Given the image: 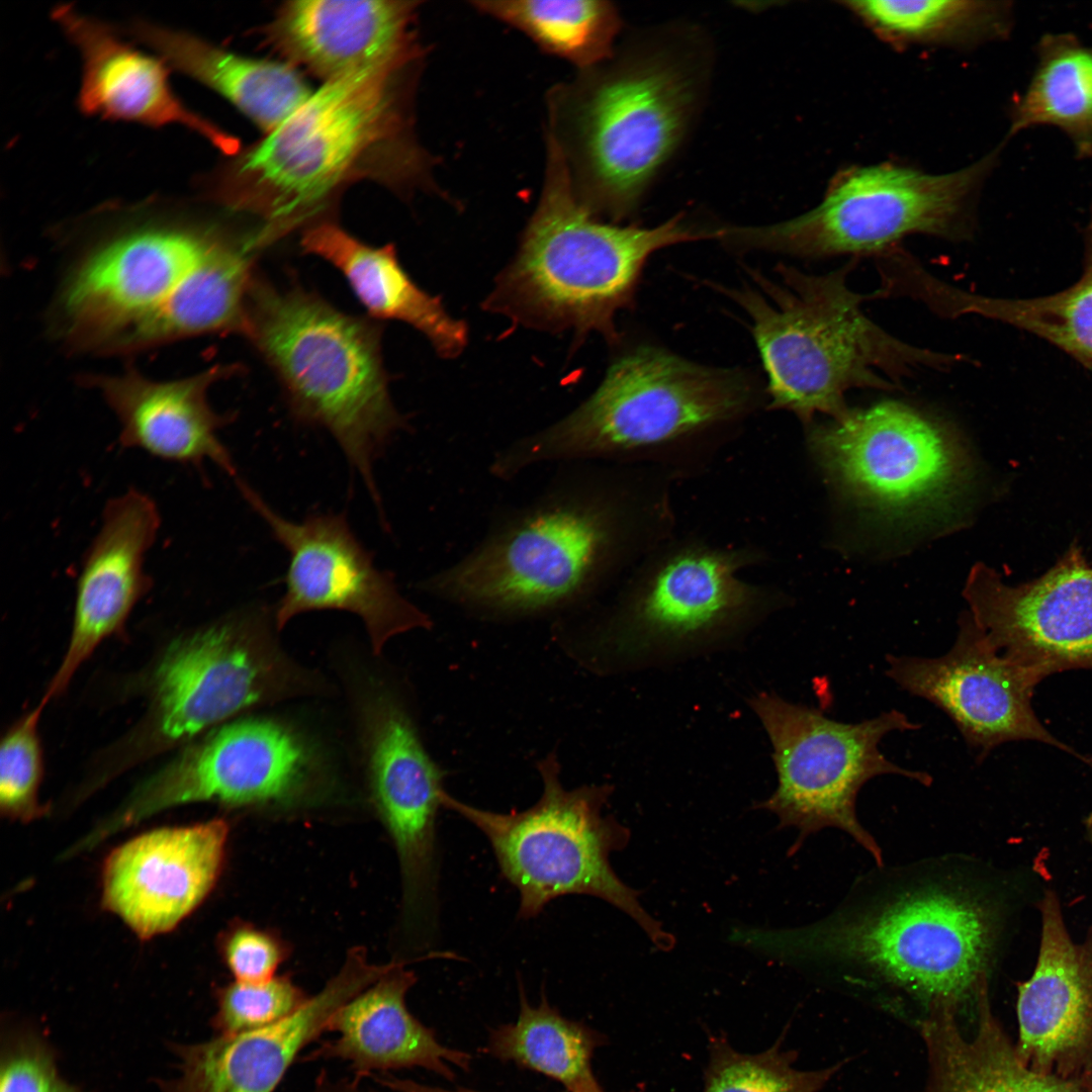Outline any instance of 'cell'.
<instances>
[{"label": "cell", "instance_id": "obj_1", "mask_svg": "<svg viewBox=\"0 0 1092 1092\" xmlns=\"http://www.w3.org/2000/svg\"><path fill=\"white\" fill-rule=\"evenodd\" d=\"M665 485L663 477L639 471L548 492L430 577L427 588L495 616L571 605L669 537Z\"/></svg>", "mask_w": 1092, "mask_h": 1092}, {"label": "cell", "instance_id": "obj_2", "mask_svg": "<svg viewBox=\"0 0 1092 1092\" xmlns=\"http://www.w3.org/2000/svg\"><path fill=\"white\" fill-rule=\"evenodd\" d=\"M249 242L186 221L109 237L68 275L58 307L74 348L130 354L207 334H245L254 276Z\"/></svg>", "mask_w": 1092, "mask_h": 1092}, {"label": "cell", "instance_id": "obj_3", "mask_svg": "<svg viewBox=\"0 0 1092 1092\" xmlns=\"http://www.w3.org/2000/svg\"><path fill=\"white\" fill-rule=\"evenodd\" d=\"M1002 930L998 902L964 877L916 881L842 916L794 930H757V950L838 963L905 990L929 1009L987 996Z\"/></svg>", "mask_w": 1092, "mask_h": 1092}, {"label": "cell", "instance_id": "obj_4", "mask_svg": "<svg viewBox=\"0 0 1092 1092\" xmlns=\"http://www.w3.org/2000/svg\"><path fill=\"white\" fill-rule=\"evenodd\" d=\"M856 259L823 275L783 265L780 281L751 272L757 288L717 286L750 320L769 408L795 414L805 427L818 413L844 420L850 389L893 390L915 369H945L963 360L909 345L872 322L861 303L877 293L860 294L846 283Z\"/></svg>", "mask_w": 1092, "mask_h": 1092}, {"label": "cell", "instance_id": "obj_5", "mask_svg": "<svg viewBox=\"0 0 1092 1092\" xmlns=\"http://www.w3.org/2000/svg\"><path fill=\"white\" fill-rule=\"evenodd\" d=\"M754 403L742 373L639 347L614 362L571 414L506 447L490 470L512 478L538 463L577 459L692 464L718 449L719 433Z\"/></svg>", "mask_w": 1092, "mask_h": 1092}, {"label": "cell", "instance_id": "obj_6", "mask_svg": "<svg viewBox=\"0 0 1092 1092\" xmlns=\"http://www.w3.org/2000/svg\"><path fill=\"white\" fill-rule=\"evenodd\" d=\"M686 38H652L589 69L550 104L549 130L579 200L616 220L635 210L681 144L701 100L703 58Z\"/></svg>", "mask_w": 1092, "mask_h": 1092}, {"label": "cell", "instance_id": "obj_7", "mask_svg": "<svg viewBox=\"0 0 1092 1092\" xmlns=\"http://www.w3.org/2000/svg\"><path fill=\"white\" fill-rule=\"evenodd\" d=\"M684 219L678 213L652 228L599 221L577 197L564 153L548 130L541 197L489 307L533 326L596 331L615 341V316L630 305L653 253L717 240L716 230H696Z\"/></svg>", "mask_w": 1092, "mask_h": 1092}, {"label": "cell", "instance_id": "obj_8", "mask_svg": "<svg viewBox=\"0 0 1092 1092\" xmlns=\"http://www.w3.org/2000/svg\"><path fill=\"white\" fill-rule=\"evenodd\" d=\"M380 332L301 287L252 281L244 335L276 374L292 416L332 435L377 509L374 462L406 428L388 392Z\"/></svg>", "mask_w": 1092, "mask_h": 1092}, {"label": "cell", "instance_id": "obj_9", "mask_svg": "<svg viewBox=\"0 0 1092 1092\" xmlns=\"http://www.w3.org/2000/svg\"><path fill=\"white\" fill-rule=\"evenodd\" d=\"M400 70L325 82L212 179L215 200L262 220L251 240L255 251L316 215L372 150L397 141L404 123L395 79Z\"/></svg>", "mask_w": 1092, "mask_h": 1092}, {"label": "cell", "instance_id": "obj_10", "mask_svg": "<svg viewBox=\"0 0 1092 1092\" xmlns=\"http://www.w3.org/2000/svg\"><path fill=\"white\" fill-rule=\"evenodd\" d=\"M537 769L542 794L523 811L492 812L463 803L446 791L442 796L443 808L462 816L488 840L500 874L519 892L518 916L535 917L564 895H588L628 914L657 948L670 949L673 937L611 866V853L628 844L630 832L603 812L609 787L565 789L554 753L541 759Z\"/></svg>", "mask_w": 1092, "mask_h": 1092}, {"label": "cell", "instance_id": "obj_11", "mask_svg": "<svg viewBox=\"0 0 1092 1092\" xmlns=\"http://www.w3.org/2000/svg\"><path fill=\"white\" fill-rule=\"evenodd\" d=\"M997 155L944 174L892 163L851 167L809 211L768 225L721 228L719 240L805 258L879 256L917 234L963 241L973 234L977 194Z\"/></svg>", "mask_w": 1092, "mask_h": 1092}, {"label": "cell", "instance_id": "obj_12", "mask_svg": "<svg viewBox=\"0 0 1092 1092\" xmlns=\"http://www.w3.org/2000/svg\"><path fill=\"white\" fill-rule=\"evenodd\" d=\"M751 706L771 742L778 775L776 791L759 807L774 813L781 826L798 830V846L810 834L834 827L881 866L882 850L856 816L857 795L883 775L931 786V775L898 765L880 749L889 733L919 730L921 724L895 709L859 722L837 721L771 694L758 695Z\"/></svg>", "mask_w": 1092, "mask_h": 1092}, {"label": "cell", "instance_id": "obj_13", "mask_svg": "<svg viewBox=\"0 0 1092 1092\" xmlns=\"http://www.w3.org/2000/svg\"><path fill=\"white\" fill-rule=\"evenodd\" d=\"M811 456L842 493L883 516L945 513L966 493L973 464L958 432L913 406L886 400L839 422L806 427Z\"/></svg>", "mask_w": 1092, "mask_h": 1092}, {"label": "cell", "instance_id": "obj_14", "mask_svg": "<svg viewBox=\"0 0 1092 1092\" xmlns=\"http://www.w3.org/2000/svg\"><path fill=\"white\" fill-rule=\"evenodd\" d=\"M761 558L756 550L668 537L640 560L597 648L635 655L743 625L769 607L768 592L739 576Z\"/></svg>", "mask_w": 1092, "mask_h": 1092}, {"label": "cell", "instance_id": "obj_15", "mask_svg": "<svg viewBox=\"0 0 1092 1092\" xmlns=\"http://www.w3.org/2000/svg\"><path fill=\"white\" fill-rule=\"evenodd\" d=\"M235 482L288 553L285 592L275 613L278 629L305 612L346 611L363 621L373 650L379 653L390 638L431 627L430 616L401 595L393 575L375 565L344 515L321 513L289 520L243 478Z\"/></svg>", "mask_w": 1092, "mask_h": 1092}, {"label": "cell", "instance_id": "obj_16", "mask_svg": "<svg viewBox=\"0 0 1092 1092\" xmlns=\"http://www.w3.org/2000/svg\"><path fill=\"white\" fill-rule=\"evenodd\" d=\"M313 771L310 750L287 727L266 719L231 722L185 747L139 785L111 826L191 802L246 806L290 801L308 787Z\"/></svg>", "mask_w": 1092, "mask_h": 1092}, {"label": "cell", "instance_id": "obj_17", "mask_svg": "<svg viewBox=\"0 0 1092 1092\" xmlns=\"http://www.w3.org/2000/svg\"><path fill=\"white\" fill-rule=\"evenodd\" d=\"M958 623L952 646L940 656L888 654V677L942 711L979 760L1016 740L1043 742L1080 756L1035 716L1031 696L1043 678L998 652L968 612Z\"/></svg>", "mask_w": 1092, "mask_h": 1092}, {"label": "cell", "instance_id": "obj_18", "mask_svg": "<svg viewBox=\"0 0 1092 1092\" xmlns=\"http://www.w3.org/2000/svg\"><path fill=\"white\" fill-rule=\"evenodd\" d=\"M245 613L178 638L152 677L153 728L162 744L185 741L277 696L285 668Z\"/></svg>", "mask_w": 1092, "mask_h": 1092}, {"label": "cell", "instance_id": "obj_19", "mask_svg": "<svg viewBox=\"0 0 1092 1092\" xmlns=\"http://www.w3.org/2000/svg\"><path fill=\"white\" fill-rule=\"evenodd\" d=\"M963 596L989 643L1042 678L1092 669V567L1078 547L1040 577L1018 585L979 563Z\"/></svg>", "mask_w": 1092, "mask_h": 1092}, {"label": "cell", "instance_id": "obj_20", "mask_svg": "<svg viewBox=\"0 0 1092 1092\" xmlns=\"http://www.w3.org/2000/svg\"><path fill=\"white\" fill-rule=\"evenodd\" d=\"M372 794L399 858L404 913L433 930L438 908L436 823L445 772L430 757L407 712L380 696L366 711Z\"/></svg>", "mask_w": 1092, "mask_h": 1092}, {"label": "cell", "instance_id": "obj_21", "mask_svg": "<svg viewBox=\"0 0 1092 1092\" xmlns=\"http://www.w3.org/2000/svg\"><path fill=\"white\" fill-rule=\"evenodd\" d=\"M229 834L222 819L163 827L121 844L102 872L103 906L140 938L175 928L208 896Z\"/></svg>", "mask_w": 1092, "mask_h": 1092}, {"label": "cell", "instance_id": "obj_22", "mask_svg": "<svg viewBox=\"0 0 1092 1092\" xmlns=\"http://www.w3.org/2000/svg\"><path fill=\"white\" fill-rule=\"evenodd\" d=\"M1041 935L1031 977L1018 984L1015 1051L1029 1069L1063 1078H1092V926L1075 943L1059 898L1039 902Z\"/></svg>", "mask_w": 1092, "mask_h": 1092}, {"label": "cell", "instance_id": "obj_23", "mask_svg": "<svg viewBox=\"0 0 1092 1092\" xmlns=\"http://www.w3.org/2000/svg\"><path fill=\"white\" fill-rule=\"evenodd\" d=\"M391 967L369 964L355 951L317 994L282 1020L203 1042L171 1044L180 1076L162 1081L161 1092H273L299 1052L328 1031L334 1013Z\"/></svg>", "mask_w": 1092, "mask_h": 1092}, {"label": "cell", "instance_id": "obj_24", "mask_svg": "<svg viewBox=\"0 0 1092 1092\" xmlns=\"http://www.w3.org/2000/svg\"><path fill=\"white\" fill-rule=\"evenodd\" d=\"M161 525L159 509L144 491L128 488L109 499L76 581L70 640L43 700L62 695L98 645L120 631L135 605L150 592L146 555Z\"/></svg>", "mask_w": 1092, "mask_h": 1092}, {"label": "cell", "instance_id": "obj_25", "mask_svg": "<svg viewBox=\"0 0 1092 1092\" xmlns=\"http://www.w3.org/2000/svg\"><path fill=\"white\" fill-rule=\"evenodd\" d=\"M237 372L215 365L175 380H154L128 368L118 375L88 376L119 423V443L164 461L201 468L211 461L237 479V466L218 432L231 419L212 410L208 388Z\"/></svg>", "mask_w": 1092, "mask_h": 1092}, {"label": "cell", "instance_id": "obj_26", "mask_svg": "<svg viewBox=\"0 0 1092 1092\" xmlns=\"http://www.w3.org/2000/svg\"><path fill=\"white\" fill-rule=\"evenodd\" d=\"M417 2L297 0L283 5L267 39L290 63L325 82L355 73L402 69L416 58Z\"/></svg>", "mask_w": 1092, "mask_h": 1092}, {"label": "cell", "instance_id": "obj_27", "mask_svg": "<svg viewBox=\"0 0 1092 1092\" xmlns=\"http://www.w3.org/2000/svg\"><path fill=\"white\" fill-rule=\"evenodd\" d=\"M52 16L82 56L78 105L83 113L155 127L181 124L223 152L236 151L235 139L189 109L174 93L170 66L163 58L140 52L111 27L70 5L57 7Z\"/></svg>", "mask_w": 1092, "mask_h": 1092}, {"label": "cell", "instance_id": "obj_28", "mask_svg": "<svg viewBox=\"0 0 1092 1092\" xmlns=\"http://www.w3.org/2000/svg\"><path fill=\"white\" fill-rule=\"evenodd\" d=\"M416 981L414 972L405 970L402 963H393L334 1013L328 1031L339 1036L323 1042L303 1059L349 1062L357 1077L419 1067L452 1081L455 1073L449 1064L467 1071L471 1056L443 1045L435 1031L407 1009L405 996Z\"/></svg>", "mask_w": 1092, "mask_h": 1092}, {"label": "cell", "instance_id": "obj_29", "mask_svg": "<svg viewBox=\"0 0 1092 1092\" xmlns=\"http://www.w3.org/2000/svg\"><path fill=\"white\" fill-rule=\"evenodd\" d=\"M301 246L307 254L340 270L371 316L411 325L444 357H454L464 348L466 326L411 279L393 245L371 247L341 228L323 222L305 230Z\"/></svg>", "mask_w": 1092, "mask_h": 1092}, {"label": "cell", "instance_id": "obj_30", "mask_svg": "<svg viewBox=\"0 0 1092 1092\" xmlns=\"http://www.w3.org/2000/svg\"><path fill=\"white\" fill-rule=\"evenodd\" d=\"M130 31L170 67L216 91L267 132L312 93L290 65L243 57L192 33L148 21L134 22Z\"/></svg>", "mask_w": 1092, "mask_h": 1092}, {"label": "cell", "instance_id": "obj_31", "mask_svg": "<svg viewBox=\"0 0 1092 1092\" xmlns=\"http://www.w3.org/2000/svg\"><path fill=\"white\" fill-rule=\"evenodd\" d=\"M958 1011L937 1008L923 1023L930 1077L926 1092H1092V1078H1063L1027 1068L993 1018L988 999L978 1007L972 1036Z\"/></svg>", "mask_w": 1092, "mask_h": 1092}, {"label": "cell", "instance_id": "obj_32", "mask_svg": "<svg viewBox=\"0 0 1092 1092\" xmlns=\"http://www.w3.org/2000/svg\"><path fill=\"white\" fill-rule=\"evenodd\" d=\"M925 304L940 315L975 313L1008 324L1049 342L1092 369V211L1084 231V265L1068 288L1033 298H998L969 293L939 279Z\"/></svg>", "mask_w": 1092, "mask_h": 1092}, {"label": "cell", "instance_id": "obj_33", "mask_svg": "<svg viewBox=\"0 0 1092 1092\" xmlns=\"http://www.w3.org/2000/svg\"><path fill=\"white\" fill-rule=\"evenodd\" d=\"M1029 83L1011 107L1009 135L1037 125L1064 131L1079 158L1092 156V47L1071 33L1044 34Z\"/></svg>", "mask_w": 1092, "mask_h": 1092}, {"label": "cell", "instance_id": "obj_34", "mask_svg": "<svg viewBox=\"0 0 1092 1092\" xmlns=\"http://www.w3.org/2000/svg\"><path fill=\"white\" fill-rule=\"evenodd\" d=\"M605 1042L596 1029L562 1016L544 993L533 1007L520 984L517 1021L491 1029L483 1053L550 1077L568 1092H605L592 1068L595 1051Z\"/></svg>", "mask_w": 1092, "mask_h": 1092}, {"label": "cell", "instance_id": "obj_35", "mask_svg": "<svg viewBox=\"0 0 1092 1092\" xmlns=\"http://www.w3.org/2000/svg\"><path fill=\"white\" fill-rule=\"evenodd\" d=\"M841 4L881 39L895 46L972 47L1006 37L1005 1L862 0Z\"/></svg>", "mask_w": 1092, "mask_h": 1092}, {"label": "cell", "instance_id": "obj_36", "mask_svg": "<svg viewBox=\"0 0 1092 1092\" xmlns=\"http://www.w3.org/2000/svg\"><path fill=\"white\" fill-rule=\"evenodd\" d=\"M471 4L584 71L611 59L621 28L618 10L608 1L476 0Z\"/></svg>", "mask_w": 1092, "mask_h": 1092}, {"label": "cell", "instance_id": "obj_37", "mask_svg": "<svg viewBox=\"0 0 1092 1092\" xmlns=\"http://www.w3.org/2000/svg\"><path fill=\"white\" fill-rule=\"evenodd\" d=\"M795 1054L780 1043L760 1053H742L722 1036H712L703 1092H820L833 1069L802 1071Z\"/></svg>", "mask_w": 1092, "mask_h": 1092}, {"label": "cell", "instance_id": "obj_38", "mask_svg": "<svg viewBox=\"0 0 1092 1092\" xmlns=\"http://www.w3.org/2000/svg\"><path fill=\"white\" fill-rule=\"evenodd\" d=\"M43 699L6 732L0 748V809L3 816L29 822L43 815L38 800L43 760L38 724Z\"/></svg>", "mask_w": 1092, "mask_h": 1092}, {"label": "cell", "instance_id": "obj_39", "mask_svg": "<svg viewBox=\"0 0 1092 1092\" xmlns=\"http://www.w3.org/2000/svg\"><path fill=\"white\" fill-rule=\"evenodd\" d=\"M211 1026L217 1035L242 1033L291 1015L308 999L288 978L262 982L235 981L216 991Z\"/></svg>", "mask_w": 1092, "mask_h": 1092}, {"label": "cell", "instance_id": "obj_40", "mask_svg": "<svg viewBox=\"0 0 1092 1092\" xmlns=\"http://www.w3.org/2000/svg\"><path fill=\"white\" fill-rule=\"evenodd\" d=\"M0 1092H87L59 1072L57 1054L48 1040L30 1027L2 1035Z\"/></svg>", "mask_w": 1092, "mask_h": 1092}, {"label": "cell", "instance_id": "obj_41", "mask_svg": "<svg viewBox=\"0 0 1092 1092\" xmlns=\"http://www.w3.org/2000/svg\"><path fill=\"white\" fill-rule=\"evenodd\" d=\"M220 949L236 981L242 982L272 979L283 960L279 941L266 931L249 925L229 930L221 939Z\"/></svg>", "mask_w": 1092, "mask_h": 1092}, {"label": "cell", "instance_id": "obj_42", "mask_svg": "<svg viewBox=\"0 0 1092 1092\" xmlns=\"http://www.w3.org/2000/svg\"><path fill=\"white\" fill-rule=\"evenodd\" d=\"M381 1083L390 1087L393 1090L399 1092H480L465 1087H456L455 1089H446L441 1087L428 1086L417 1083L412 1080L397 1079L392 1076H384L381 1079ZM641 1092V1091H631Z\"/></svg>", "mask_w": 1092, "mask_h": 1092}, {"label": "cell", "instance_id": "obj_43", "mask_svg": "<svg viewBox=\"0 0 1092 1092\" xmlns=\"http://www.w3.org/2000/svg\"><path fill=\"white\" fill-rule=\"evenodd\" d=\"M315 1092H370L360 1090L356 1082H331L327 1075L320 1076Z\"/></svg>", "mask_w": 1092, "mask_h": 1092}, {"label": "cell", "instance_id": "obj_44", "mask_svg": "<svg viewBox=\"0 0 1092 1092\" xmlns=\"http://www.w3.org/2000/svg\"><path fill=\"white\" fill-rule=\"evenodd\" d=\"M1086 829H1087L1090 841L1092 843V811H1091V813L1089 814V816L1086 819Z\"/></svg>", "mask_w": 1092, "mask_h": 1092}]
</instances>
